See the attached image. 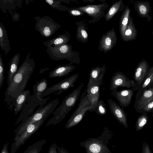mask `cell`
Returning a JSON list of instances; mask_svg holds the SVG:
<instances>
[{
    "label": "cell",
    "mask_w": 153,
    "mask_h": 153,
    "mask_svg": "<svg viewBox=\"0 0 153 153\" xmlns=\"http://www.w3.org/2000/svg\"><path fill=\"white\" fill-rule=\"evenodd\" d=\"M137 9L139 14L143 17H148L149 12V5L148 3L140 2L137 4Z\"/></svg>",
    "instance_id": "cell-32"
},
{
    "label": "cell",
    "mask_w": 153,
    "mask_h": 153,
    "mask_svg": "<svg viewBox=\"0 0 153 153\" xmlns=\"http://www.w3.org/2000/svg\"><path fill=\"white\" fill-rule=\"evenodd\" d=\"M70 15L74 16H82L86 14L85 13L74 7L69 8L68 11Z\"/></svg>",
    "instance_id": "cell-37"
},
{
    "label": "cell",
    "mask_w": 153,
    "mask_h": 153,
    "mask_svg": "<svg viewBox=\"0 0 153 153\" xmlns=\"http://www.w3.org/2000/svg\"><path fill=\"white\" fill-rule=\"evenodd\" d=\"M94 111L99 115L104 116L107 113V110L104 102L102 100H100L96 107Z\"/></svg>",
    "instance_id": "cell-34"
},
{
    "label": "cell",
    "mask_w": 153,
    "mask_h": 153,
    "mask_svg": "<svg viewBox=\"0 0 153 153\" xmlns=\"http://www.w3.org/2000/svg\"><path fill=\"white\" fill-rule=\"evenodd\" d=\"M45 1L54 9L62 11H68L69 8L62 5L60 0H45Z\"/></svg>",
    "instance_id": "cell-33"
},
{
    "label": "cell",
    "mask_w": 153,
    "mask_h": 153,
    "mask_svg": "<svg viewBox=\"0 0 153 153\" xmlns=\"http://www.w3.org/2000/svg\"><path fill=\"white\" fill-rule=\"evenodd\" d=\"M130 10L127 6L122 12L119 23V31L121 38L124 40L125 33L127 25L130 15Z\"/></svg>",
    "instance_id": "cell-26"
},
{
    "label": "cell",
    "mask_w": 153,
    "mask_h": 153,
    "mask_svg": "<svg viewBox=\"0 0 153 153\" xmlns=\"http://www.w3.org/2000/svg\"><path fill=\"white\" fill-rule=\"evenodd\" d=\"M0 46L1 50L6 55L10 50V45L7 31L3 24L0 22Z\"/></svg>",
    "instance_id": "cell-23"
},
{
    "label": "cell",
    "mask_w": 153,
    "mask_h": 153,
    "mask_svg": "<svg viewBox=\"0 0 153 153\" xmlns=\"http://www.w3.org/2000/svg\"><path fill=\"white\" fill-rule=\"evenodd\" d=\"M149 120L147 113H144L137 118L135 124V130L137 131H140L147 124Z\"/></svg>",
    "instance_id": "cell-30"
},
{
    "label": "cell",
    "mask_w": 153,
    "mask_h": 153,
    "mask_svg": "<svg viewBox=\"0 0 153 153\" xmlns=\"http://www.w3.org/2000/svg\"><path fill=\"white\" fill-rule=\"evenodd\" d=\"M135 97L134 108L137 112L140 114L143 108L153 99V87L141 92H137Z\"/></svg>",
    "instance_id": "cell-14"
},
{
    "label": "cell",
    "mask_w": 153,
    "mask_h": 153,
    "mask_svg": "<svg viewBox=\"0 0 153 153\" xmlns=\"http://www.w3.org/2000/svg\"><path fill=\"white\" fill-rule=\"evenodd\" d=\"M58 146L56 143L52 144L50 146L48 153H57Z\"/></svg>",
    "instance_id": "cell-39"
},
{
    "label": "cell",
    "mask_w": 153,
    "mask_h": 153,
    "mask_svg": "<svg viewBox=\"0 0 153 153\" xmlns=\"http://www.w3.org/2000/svg\"><path fill=\"white\" fill-rule=\"evenodd\" d=\"M59 99L57 98L53 100L44 106H40L38 108L32 115L22 121L14 131L16 133L15 137L20 135L27 126L30 124L39 121L42 119H47L59 102Z\"/></svg>",
    "instance_id": "cell-5"
},
{
    "label": "cell",
    "mask_w": 153,
    "mask_h": 153,
    "mask_svg": "<svg viewBox=\"0 0 153 153\" xmlns=\"http://www.w3.org/2000/svg\"><path fill=\"white\" fill-rule=\"evenodd\" d=\"M100 83L89 79L86 91L88 99L94 110L100 98Z\"/></svg>",
    "instance_id": "cell-15"
},
{
    "label": "cell",
    "mask_w": 153,
    "mask_h": 153,
    "mask_svg": "<svg viewBox=\"0 0 153 153\" xmlns=\"http://www.w3.org/2000/svg\"><path fill=\"white\" fill-rule=\"evenodd\" d=\"M137 34V31L134 25L132 19L129 15L128 22L125 33L124 41L128 42L135 39Z\"/></svg>",
    "instance_id": "cell-28"
},
{
    "label": "cell",
    "mask_w": 153,
    "mask_h": 153,
    "mask_svg": "<svg viewBox=\"0 0 153 153\" xmlns=\"http://www.w3.org/2000/svg\"><path fill=\"white\" fill-rule=\"evenodd\" d=\"M34 19L36 30L45 38L52 36L61 27L60 25L48 16H36Z\"/></svg>",
    "instance_id": "cell-8"
},
{
    "label": "cell",
    "mask_w": 153,
    "mask_h": 153,
    "mask_svg": "<svg viewBox=\"0 0 153 153\" xmlns=\"http://www.w3.org/2000/svg\"><path fill=\"white\" fill-rule=\"evenodd\" d=\"M134 94V91L131 88L123 89L119 91L114 90L111 93V95L116 98L122 108L127 107L130 105Z\"/></svg>",
    "instance_id": "cell-16"
},
{
    "label": "cell",
    "mask_w": 153,
    "mask_h": 153,
    "mask_svg": "<svg viewBox=\"0 0 153 153\" xmlns=\"http://www.w3.org/2000/svg\"><path fill=\"white\" fill-rule=\"evenodd\" d=\"M8 142H7L4 144L1 153H9L8 151Z\"/></svg>",
    "instance_id": "cell-40"
},
{
    "label": "cell",
    "mask_w": 153,
    "mask_h": 153,
    "mask_svg": "<svg viewBox=\"0 0 153 153\" xmlns=\"http://www.w3.org/2000/svg\"><path fill=\"white\" fill-rule=\"evenodd\" d=\"M29 52L25 60L18 68L4 93V101L9 109L13 111L16 97L24 91L28 81L33 72L35 62L30 58Z\"/></svg>",
    "instance_id": "cell-1"
},
{
    "label": "cell",
    "mask_w": 153,
    "mask_h": 153,
    "mask_svg": "<svg viewBox=\"0 0 153 153\" xmlns=\"http://www.w3.org/2000/svg\"><path fill=\"white\" fill-rule=\"evenodd\" d=\"M46 119L44 118L30 124L19 135L14 137L11 146L10 153H15L21 146L39 128Z\"/></svg>",
    "instance_id": "cell-9"
},
{
    "label": "cell",
    "mask_w": 153,
    "mask_h": 153,
    "mask_svg": "<svg viewBox=\"0 0 153 153\" xmlns=\"http://www.w3.org/2000/svg\"><path fill=\"white\" fill-rule=\"evenodd\" d=\"M79 76V74L76 73L66 78L50 87L47 88L43 92L41 97L42 98L57 91L58 92L56 94L57 95H60L64 91L68 90L71 88L74 87V83L76 81Z\"/></svg>",
    "instance_id": "cell-11"
},
{
    "label": "cell",
    "mask_w": 153,
    "mask_h": 153,
    "mask_svg": "<svg viewBox=\"0 0 153 153\" xmlns=\"http://www.w3.org/2000/svg\"><path fill=\"white\" fill-rule=\"evenodd\" d=\"M48 83L46 79L43 78L36 82L33 86V93L21 111L19 117L14 123L16 125L32 115L35 108L39 105L42 106L46 104L50 97L45 98L41 97L43 92L47 88Z\"/></svg>",
    "instance_id": "cell-2"
},
{
    "label": "cell",
    "mask_w": 153,
    "mask_h": 153,
    "mask_svg": "<svg viewBox=\"0 0 153 153\" xmlns=\"http://www.w3.org/2000/svg\"><path fill=\"white\" fill-rule=\"evenodd\" d=\"M113 136L112 131L106 127L98 137H91L81 142L80 145L85 149L86 153H112L108 148L107 144Z\"/></svg>",
    "instance_id": "cell-4"
},
{
    "label": "cell",
    "mask_w": 153,
    "mask_h": 153,
    "mask_svg": "<svg viewBox=\"0 0 153 153\" xmlns=\"http://www.w3.org/2000/svg\"><path fill=\"white\" fill-rule=\"evenodd\" d=\"M46 141L44 139L37 141L29 146L23 153H39Z\"/></svg>",
    "instance_id": "cell-29"
},
{
    "label": "cell",
    "mask_w": 153,
    "mask_h": 153,
    "mask_svg": "<svg viewBox=\"0 0 153 153\" xmlns=\"http://www.w3.org/2000/svg\"><path fill=\"white\" fill-rule=\"evenodd\" d=\"M124 5L122 0H120L113 3L104 16L105 21L109 20L117 13L123 10Z\"/></svg>",
    "instance_id": "cell-27"
},
{
    "label": "cell",
    "mask_w": 153,
    "mask_h": 153,
    "mask_svg": "<svg viewBox=\"0 0 153 153\" xmlns=\"http://www.w3.org/2000/svg\"><path fill=\"white\" fill-rule=\"evenodd\" d=\"M106 71L105 65L100 67L97 66L93 67L90 72L89 79L99 82L101 85L103 79Z\"/></svg>",
    "instance_id": "cell-24"
},
{
    "label": "cell",
    "mask_w": 153,
    "mask_h": 153,
    "mask_svg": "<svg viewBox=\"0 0 153 153\" xmlns=\"http://www.w3.org/2000/svg\"><path fill=\"white\" fill-rule=\"evenodd\" d=\"M46 52L50 58L53 60L59 61L66 60L70 62L71 65H79L80 62V53L73 51L70 44L63 45L57 48H48Z\"/></svg>",
    "instance_id": "cell-6"
},
{
    "label": "cell",
    "mask_w": 153,
    "mask_h": 153,
    "mask_svg": "<svg viewBox=\"0 0 153 153\" xmlns=\"http://www.w3.org/2000/svg\"><path fill=\"white\" fill-rule=\"evenodd\" d=\"M152 87H153V75L151 79V81L149 88Z\"/></svg>",
    "instance_id": "cell-42"
},
{
    "label": "cell",
    "mask_w": 153,
    "mask_h": 153,
    "mask_svg": "<svg viewBox=\"0 0 153 153\" xmlns=\"http://www.w3.org/2000/svg\"><path fill=\"white\" fill-rule=\"evenodd\" d=\"M117 41L116 34L113 28L102 35L99 42V50L107 53L116 45Z\"/></svg>",
    "instance_id": "cell-13"
},
{
    "label": "cell",
    "mask_w": 153,
    "mask_h": 153,
    "mask_svg": "<svg viewBox=\"0 0 153 153\" xmlns=\"http://www.w3.org/2000/svg\"><path fill=\"white\" fill-rule=\"evenodd\" d=\"M87 111L93 112L94 110L88 99L85 89L81 95L77 108L67 122L65 128L68 129L78 124L82 120Z\"/></svg>",
    "instance_id": "cell-7"
},
{
    "label": "cell",
    "mask_w": 153,
    "mask_h": 153,
    "mask_svg": "<svg viewBox=\"0 0 153 153\" xmlns=\"http://www.w3.org/2000/svg\"><path fill=\"white\" fill-rule=\"evenodd\" d=\"M20 57V54L17 53L14 55L9 62L7 79L8 86L10 83L14 76L18 70Z\"/></svg>",
    "instance_id": "cell-22"
},
{
    "label": "cell",
    "mask_w": 153,
    "mask_h": 153,
    "mask_svg": "<svg viewBox=\"0 0 153 153\" xmlns=\"http://www.w3.org/2000/svg\"><path fill=\"white\" fill-rule=\"evenodd\" d=\"M142 153H152L149 145L146 142L143 143Z\"/></svg>",
    "instance_id": "cell-38"
},
{
    "label": "cell",
    "mask_w": 153,
    "mask_h": 153,
    "mask_svg": "<svg viewBox=\"0 0 153 153\" xmlns=\"http://www.w3.org/2000/svg\"><path fill=\"white\" fill-rule=\"evenodd\" d=\"M110 111L113 116L125 127L127 128V115L123 109L111 99L107 100Z\"/></svg>",
    "instance_id": "cell-17"
},
{
    "label": "cell",
    "mask_w": 153,
    "mask_h": 153,
    "mask_svg": "<svg viewBox=\"0 0 153 153\" xmlns=\"http://www.w3.org/2000/svg\"><path fill=\"white\" fill-rule=\"evenodd\" d=\"M118 87L131 88L134 91L138 90L137 86L134 80H130L120 71L116 72L110 80L109 90H117Z\"/></svg>",
    "instance_id": "cell-12"
},
{
    "label": "cell",
    "mask_w": 153,
    "mask_h": 153,
    "mask_svg": "<svg viewBox=\"0 0 153 153\" xmlns=\"http://www.w3.org/2000/svg\"><path fill=\"white\" fill-rule=\"evenodd\" d=\"M75 25H77L76 38L78 41L83 43L88 41V38L86 29V24L83 21L76 22Z\"/></svg>",
    "instance_id": "cell-25"
},
{
    "label": "cell",
    "mask_w": 153,
    "mask_h": 153,
    "mask_svg": "<svg viewBox=\"0 0 153 153\" xmlns=\"http://www.w3.org/2000/svg\"><path fill=\"white\" fill-rule=\"evenodd\" d=\"M57 153H69L68 152L62 147L58 146L57 148Z\"/></svg>",
    "instance_id": "cell-41"
},
{
    "label": "cell",
    "mask_w": 153,
    "mask_h": 153,
    "mask_svg": "<svg viewBox=\"0 0 153 153\" xmlns=\"http://www.w3.org/2000/svg\"><path fill=\"white\" fill-rule=\"evenodd\" d=\"M76 68V66L69 63L65 65H60L55 68L49 73L50 78H54L62 77L68 75Z\"/></svg>",
    "instance_id": "cell-20"
},
{
    "label": "cell",
    "mask_w": 153,
    "mask_h": 153,
    "mask_svg": "<svg viewBox=\"0 0 153 153\" xmlns=\"http://www.w3.org/2000/svg\"><path fill=\"white\" fill-rule=\"evenodd\" d=\"M4 72V65L1 54H0V89L3 84L4 80L5 79Z\"/></svg>",
    "instance_id": "cell-35"
},
{
    "label": "cell",
    "mask_w": 153,
    "mask_h": 153,
    "mask_svg": "<svg viewBox=\"0 0 153 153\" xmlns=\"http://www.w3.org/2000/svg\"><path fill=\"white\" fill-rule=\"evenodd\" d=\"M84 85V83H81L78 87L65 97L61 105L52 113L53 116L49 120L46 126H54L65 119L66 115L75 106Z\"/></svg>",
    "instance_id": "cell-3"
},
{
    "label": "cell",
    "mask_w": 153,
    "mask_h": 153,
    "mask_svg": "<svg viewBox=\"0 0 153 153\" xmlns=\"http://www.w3.org/2000/svg\"><path fill=\"white\" fill-rule=\"evenodd\" d=\"M152 149H153V146H152Z\"/></svg>",
    "instance_id": "cell-44"
},
{
    "label": "cell",
    "mask_w": 153,
    "mask_h": 153,
    "mask_svg": "<svg viewBox=\"0 0 153 153\" xmlns=\"http://www.w3.org/2000/svg\"><path fill=\"white\" fill-rule=\"evenodd\" d=\"M152 116H153V111L152 112ZM152 128H153V127Z\"/></svg>",
    "instance_id": "cell-43"
},
{
    "label": "cell",
    "mask_w": 153,
    "mask_h": 153,
    "mask_svg": "<svg viewBox=\"0 0 153 153\" xmlns=\"http://www.w3.org/2000/svg\"><path fill=\"white\" fill-rule=\"evenodd\" d=\"M153 75V66L149 68L148 74L142 85L138 88V92H141L150 87Z\"/></svg>",
    "instance_id": "cell-31"
},
{
    "label": "cell",
    "mask_w": 153,
    "mask_h": 153,
    "mask_svg": "<svg viewBox=\"0 0 153 153\" xmlns=\"http://www.w3.org/2000/svg\"><path fill=\"white\" fill-rule=\"evenodd\" d=\"M109 4L105 2L97 4H87L85 6L74 7L85 13L92 18L88 23H94L98 22L104 16L105 11L109 7Z\"/></svg>",
    "instance_id": "cell-10"
},
{
    "label": "cell",
    "mask_w": 153,
    "mask_h": 153,
    "mask_svg": "<svg viewBox=\"0 0 153 153\" xmlns=\"http://www.w3.org/2000/svg\"><path fill=\"white\" fill-rule=\"evenodd\" d=\"M71 39L69 33L65 31L63 34H60L56 37L44 42L43 44L48 48H57L66 45Z\"/></svg>",
    "instance_id": "cell-19"
},
{
    "label": "cell",
    "mask_w": 153,
    "mask_h": 153,
    "mask_svg": "<svg viewBox=\"0 0 153 153\" xmlns=\"http://www.w3.org/2000/svg\"><path fill=\"white\" fill-rule=\"evenodd\" d=\"M153 111V99L142 109L141 113H152Z\"/></svg>",
    "instance_id": "cell-36"
},
{
    "label": "cell",
    "mask_w": 153,
    "mask_h": 153,
    "mask_svg": "<svg viewBox=\"0 0 153 153\" xmlns=\"http://www.w3.org/2000/svg\"><path fill=\"white\" fill-rule=\"evenodd\" d=\"M149 65L145 60L141 61L137 65L135 70L133 78L138 88L142 84L148 74Z\"/></svg>",
    "instance_id": "cell-18"
},
{
    "label": "cell",
    "mask_w": 153,
    "mask_h": 153,
    "mask_svg": "<svg viewBox=\"0 0 153 153\" xmlns=\"http://www.w3.org/2000/svg\"><path fill=\"white\" fill-rule=\"evenodd\" d=\"M31 96L29 90H26L17 96L14 107L15 115H17L19 112L22 110Z\"/></svg>",
    "instance_id": "cell-21"
}]
</instances>
